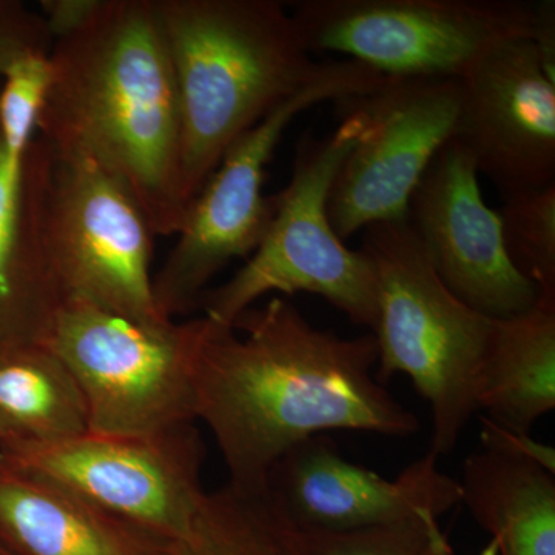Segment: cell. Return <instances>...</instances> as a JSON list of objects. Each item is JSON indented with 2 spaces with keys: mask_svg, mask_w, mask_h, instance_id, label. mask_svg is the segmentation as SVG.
<instances>
[{
  "mask_svg": "<svg viewBox=\"0 0 555 555\" xmlns=\"http://www.w3.org/2000/svg\"><path fill=\"white\" fill-rule=\"evenodd\" d=\"M207 320L196 369V420L206 423L229 483L266 489L292 448L327 430L409 437L415 414L374 375V334L341 338L310 324L287 298Z\"/></svg>",
  "mask_w": 555,
  "mask_h": 555,
  "instance_id": "obj_1",
  "label": "cell"
},
{
  "mask_svg": "<svg viewBox=\"0 0 555 555\" xmlns=\"http://www.w3.org/2000/svg\"><path fill=\"white\" fill-rule=\"evenodd\" d=\"M51 82L36 137L96 164L134 201L153 235H178L181 116L156 0H101L50 50Z\"/></svg>",
  "mask_w": 555,
  "mask_h": 555,
  "instance_id": "obj_2",
  "label": "cell"
},
{
  "mask_svg": "<svg viewBox=\"0 0 555 555\" xmlns=\"http://www.w3.org/2000/svg\"><path fill=\"white\" fill-rule=\"evenodd\" d=\"M181 116L188 207L236 139L323 72L278 0H156Z\"/></svg>",
  "mask_w": 555,
  "mask_h": 555,
  "instance_id": "obj_3",
  "label": "cell"
},
{
  "mask_svg": "<svg viewBox=\"0 0 555 555\" xmlns=\"http://www.w3.org/2000/svg\"><path fill=\"white\" fill-rule=\"evenodd\" d=\"M363 232L360 250L377 283L375 378L385 385L406 375L433 409L430 452L451 454L478 412V379L494 320L444 286L408 219Z\"/></svg>",
  "mask_w": 555,
  "mask_h": 555,
  "instance_id": "obj_4",
  "label": "cell"
},
{
  "mask_svg": "<svg viewBox=\"0 0 555 555\" xmlns=\"http://www.w3.org/2000/svg\"><path fill=\"white\" fill-rule=\"evenodd\" d=\"M345 116L326 137L308 133L295 150L286 188L273 195L275 214L264 240L229 281L210 287L198 309L214 323L232 327L266 295H318L352 323L374 331L377 283L366 255L350 250L327 217L332 179L347 153L366 133L367 118L352 98L337 102Z\"/></svg>",
  "mask_w": 555,
  "mask_h": 555,
  "instance_id": "obj_5",
  "label": "cell"
},
{
  "mask_svg": "<svg viewBox=\"0 0 555 555\" xmlns=\"http://www.w3.org/2000/svg\"><path fill=\"white\" fill-rule=\"evenodd\" d=\"M206 317L139 323L65 301L46 343L78 383L89 433L142 437L196 422V369Z\"/></svg>",
  "mask_w": 555,
  "mask_h": 555,
  "instance_id": "obj_6",
  "label": "cell"
},
{
  "mask_svg": "<svg viewBox=\"0 0 555 555\" xmlns=\"http://www.w3.org/2000/svg\"><path fill=\"white\" fill-rule=\"evenodd\" d=\"M385 80L356 61L328 60L312 82L230 145L193 199L177 246L153 275V297L164 317L198 310L211 280L264 240L275 214L273 196L262 195L266 169L297 116L323 102L363 96Z\"/></svg>",
  "mask_w": 555,
  "mask_h": 555,
  "instance_id": "obj_7",
  "label": "cell"
},
{
  "mask_svg": "<svg viewBox=\"0 0 555 555\" xmlns=\"http://www.w3.org/2000/svg\"><path fill=\"white\" fill-rule=\"evenodd\" d=\"M291 14L310 54H343L385 78L459 79L495 47L531 38L534 2L301 0Z\"/></svg>",
  "mask_w": 555,
  "mask_h": 555,
  "instance_id": "obj_8",
  "label": "cell"
},
{
  "mask_svg": "<svg viewBox=\"0 0 555 555\" xmlns=\"http://www.w3.org/2000/svg\"><path fill=\"white\" fill-rule=\"evenodd\" d=\"M47 147L42 235L64 302L169 323L153 297V232L134 201L96 164Z\"/></svg>",
  "mask_w": 555,
  "mask_h": 555,
  "instance_id": "obj_9",
  "label": "cell"
},
{
  "mask_svg": "<svg viewBox=\"0 0 555 555\" xmlns=\"http://www.w3.org/2000/svg\"><path fill=\"white\" fill-rule=\"evenodd\" d=\"M10 465L75 492L164 543L179 539L203 503L206 443L195 423L153 436H80L0 448Z\"/></svg>",
  "mask_w": 555,
  "mask_h": 555,
  "instance_id": "obj_10",
  "label": "cell"
},
{
  "mask_svg": "<svg viewBox=\"0 0 555 555\" xmlns=\"http://www.w3.org/2000/svg\"><path fill=\"white\" fill-rule=\"evenodd\" d=\"M352 101L366 133L338 167L326 204L345 243L369 225L406 219L420 179L454 138L462 90L459 79L386 78Z\"/></svg>",
  "mask_w": 555,
  "mask_h": 555,
  "instance_id": "obj_11",
  "label": "cell"
},
{
  "mask_svg": "<svg viewBox=\"0 0 555 555\" xmlns=\"http://www.w3.org/2000/svg\"><path fill=\"white\" fill-rule=\"evenodd\" d=\"M406 219L444 286L470 309L505 320L539 302L507 258L499 211L485 203L476 166L454 139L420 179Z\"/></svg>",
  "mask_w": 555,
  "mask_h": 555,
  "instance_id": "obj_12",
  "label": "cell"
},
{
  "mask_svg": "<svg viewBox=\"0 0 555 555\" xmlns=\"http://www.w3.org/2000/svg\"><path fill=\"white\" fill-rule=\"evenodd\" d=\"M454 141L502 195L555 184V83L531 40H507L462 78Z\"/></svg>",
  "mask_w": 555,
  "mask_h": 555,
  "instance_id": "obj_13",
  "label": "cell"
},
{
  "mask_svg": "<svg viewBox=\"0 0 555 555\" xmlns=\"http://www.w3.org/2000/svg\"><path fill=\"white\" fill-rule=\"evenodd\" d=\"M434 452L415 460L396 480L347 462L331 438L310 437L270 470L269 489L299 531L341 532L440 517L460 503L459 480L441 473Z\"/></svg>",
  "mask_w": 555,
  "mask_h": 555,
  "instance_id": "obj_14",
  "label": "cell"
},
{
  "mask_svg": "<svg viewBox=\"0 0 555 555\" xmlns=\"http://www.w3.org/2000/svg\"><path fill=\"white\" fill-rule=\"evenodd\" d=\"M47 159L39 137L14 158L0 134V349L46 343L64 305L42 235Z\"/></svg>",
  "mask_w": 555,
  "mask_h": 555,
  "instance_id": "obj_15",
  "label": "cell"
},
{
  "mask_svg": "<svg viewBox=\"0 0 555 555\" xmlns=\"http://www.w3.org/2000/svg\"><path fill=\"white\" fill-rule=\"evenodd\" d=\"M0 543L16 555H160L167 545L2 455Z\"/></svg>",
  "mask_w": 555,
  "mask_h": 555,
  "instance_id": "obj_16",
  "label": "cell"
},
{
  "mask_svg": "<svg viewBox=\"0 0 555 555\" xmlns=\"http://www.w3.org/2000/svg\"><path fill=\"white\" fill-rule=\"evenodd\" d=\"M460 502L492 535L485 555H555V476L483 448L463 463Z\"/></svg>",
  "mask_w": 555,
  "mask_h": 555,
  "instance_id": "obj_17",
  "label": "cell"
},
{
  "mask_svg": "<svg viewBox=\"0 0 555 555\" xmlns=\"http://www.w3.org/2000/svg\"><path fill=\"white\" fill-rule=\"evenodd\" d=\"M478 411L495 425L529 434L555 408V302L494 320L477 390Z\"/></svg>",
  "mask_w": 555,
  "mask_h": 555,
  "instance_id": "obj_18",
  "label": "cell"
},
{
  "mask_svg": "<svg viewBox=\"0 0 555 555\" xmlns=\"http://www.w3.org/2000/svg\"><path fill=\"white\" fill-rule=\"evenodd\" d=\"M87 430L78 383L49 346L0 349V448L56 443Z\"/></svg>",
  "mask_w": 555,
  "mask_h": 555,
  "instance_id": "obj_19",
  "label": "cell"
},
{
  "mask_svg": "<svg viewBox=\"0 0 555 555\" xmlns=\"http://www.w3.org/2000/svg\"><path fill=\"white\" fill-rule=\"evenodd\" d=\"M160 555H306L297 526L269 486L207 491L188 531Z\"/></svg>",
  "mask_w": 555,
  "mask_h": 555,
  "instance_id": "obj_20",
  "label": "cell"
},
{
  "mask_svg": "<svg viewBox=\"0 0 555 555\" xmlns=\"http://www.w3.org/2000/svg\"><path fill=\"white\" fill-rule=\"evenodd\" d=\"M499 215L507 258L539 299L555 302V184L507 196Z\"/></svg>",
  "mask_w": 555,
  "mask_h": 555,
  "instance_id": "obj_21",
  "label": "cell"
},
{
  "mask_svg": "<svg viewBox=\"0 0 555 555\" xmlns=\"http://www.w3.org/2000/svg\"><path fill=\"white\" fill-rule=\"evenodd\" d=\"M51 82L50 53H35L14 62L0 89V134L14 158H25Z\"/></svg>",
  "mask_w": 555,
  "mask_h": 555,
  "instance_id": "obj_22",
  "label": "cell"
},
{
  "mask_svg": "<svg viewBox=\"0 0 555 555\" xmlns=\"http://www.w3.org/2000/svg\"><path fill=\"white\" fill-rule=\"evenodd\" d=\"M433 513L353 531H299L306 555H430Z\"/></svg>",
  "mask_w": 555,
  "mask_h": 555,
  "instance_id": "obj_23",
  "label": "cell"
},
{
  "mask_svg": "<svg viewBox=\"0 0 555 555\" xmlns=\"http://www.w3.org/2000/svg\"><path fill=\"white\" fill-rule=\"evenodd\" d=\"M53 40L36 11L16 0H0V79L7 69L35 53H50Z\"/></svg>",
  "mask_w": 555,
  "mask_h": 555,
  "instance_id": "obj_24",
  "label": "cell"
},
{
  "mask_svg": "<svg viewBox=\"0 0 555 555\" xmlns=\"http://www.w3.org/2000/svg\"><path fill=\"white\" fill-rule=\"evenodd\" d=\"M481 444L505 454L521 456L542 466L555 476V449L534 440L529 434L514 433L495 425L491 420L481 418Z\"/></svg>",
  "mask_w": 555,
  "mask_h": 555,
  "instance_id": "obj_25",
  "label": "cell"
},
{
  "mask_svg": "<svg viewBox=\"0 0 555 555\" xmlns=\"http://www.w3.org/2000/svg\"><path fill=\"white\" fill-rule=\"evenodd\" d=\"M100 2L101 0H42L40 16L46 22L51 40L54 42L79 30L96 11Z\"/></svg>",
  "mask_w": 555,
  "mask_h": 555,
  "instance_id": "obj_26",
  "label": "cell"
},
{
  "mask_svg": "<svg viewBox=\"0 0 555 555\" xmlns=\"http://www.w3.org/2000/svg\"><path fill=\"white\" fill-rule=\"evenodd\" d=\"M534 43L543 72L551 82L555 83V2H534V21H532L531 38Z\"/></svg>",
  "mask_w": 555,
  "mask_h": 555,
  "instance_id": "obj_27",
  "label": "cell"
},
{
  "mask_svg": "<svg viewBox=\"0 0 555 555\" xmlns=\"http://www.w3.org/2000/svg\"><path fill=\"white\" fill-rule=\"evenodd\" d=\"M430 551H433L430 555H455L454 550L449 545L447 535L441 532L438 521L430 529Z\"/></svg>",
  "mask_w": 555,
  "mask_h": 555,
  "instance_id": "obj_28",
  "label": "cell"
},
{
  "mask_svg": "<svg viewBox=\"0 0 555 555\" xmlns=\"http://www.w3.org/2000/svg\"><path fill=\"white\" fill-rule=\"evenodd\" d=\"M0 555H16L13 553V551H10L9 547H7L5 545H2V543H0Z\"/></svg>",
  "mask_w": 555,
  "mask_h": 555,
  "instance_id": "obj_29",
  "label": "cell"
}]
</instances>
